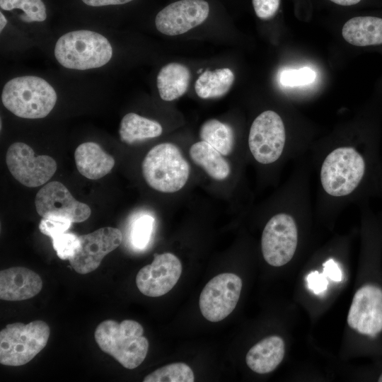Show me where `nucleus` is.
I'll list each match as a JSON object with an SVG mask.
<instances>
[{"instance_id":"obj_10","label":"nucleus","mask_w":382,"mask_h":382,"mask_svg":"<svg viewBox=\"0 0 382 382\" xmlns=\"http://www.w3.org/2000/svg\"><path fill=\"white\" fill-rule=\"evenodd\" d=\"M297 243L298 231L294 219L286 214H276L268 221L262 231L263 257L272 266H283L292 259Z\"/></svg>"},{"instance_id":"obj_6","label":"nucleus","mask_w":382,"mask_h":382,"mask_svg":"<svg viewBox=\"0 0 382 382\" xmlns=\"http://www.w3.org/2000/svg\"><path fill=\"white\" fill-rule=\"evenodd\" d=\"M365 170L362 156L352 147L333 150L325 158L320 170L325 191L335 197L347 195L360 183Z\"/></svg>"},{"instance_id":"obj_28","label":"nucleus","mask_w":382,"mask_h":382,"mask_svg":"<svg viewBox=\"0 0 382 382\" xmlns=\"http://www.w3.org/2000/svg\"><path fill=\"white\" fill-rule=\"evenodd\" d=\"M52 239L54 250L62 260H69L76 253L80 246L79 236L73 233L64 232Z\"/></svg>"},{"instance_id":"obj_37","label":"nucleus","mask_w":382,"mask_h":382,"mask_svg":"<svg viewBox=\"0 0 382 382\" xmlns=\"http://www.w3.org/2000/svg\"><path fill=\"white\" fill-rule=\"evenodd\" d=\"M378 381L379 382H382V374H381V376H379Z\"/></svg>"},{"instance_id":"obj_30","label":"nucleus","mask_w":382,"mask_h":382,"mask_svg":"<svg viewBox=\"0 0 382 382\" xmlns=\"http://www.w3.org/2000/svg\"><path fill=\"white\" fill-rule=\"evenodd\" d=\"M73 222L64 216H52L42 218L39 224L40 232L51 238L66 232Z\"/></svg>"},{"instance_id":"obj_25","label":"nucleus","mask_w":382,"mask_h":382,"mask_svg":"<svg viewBox=\"0 0 382 382\" xmlns=\"http://www.w3.org/2000/svg\"><path fill=\"white\" fill-rule=\"evenodd\" d=\"M192 369L185 363H173L161 367L148 374L144 382H193Z\"/></svg>"},{"instance_id":"obj_24","label":"nucleus","mask_w":382,"mask_h":382,"mask_svg":"<svg viewBox=\"0 0 382 382\" xmlns=\"http://www.w3.org/2000/svg\"><path fill=\"white\" fill-rule=\"evenodd\" d=\"M199 137L218 150L223 156L229 155L234 145L232 128L216 119L205 121L200 127Z\"/></svg>"},{"instance_id":"obj_15","label":"nucleus","mask_w":382,"mask_h":382,"mask_svg":"<svg viewBox=\"0 0 382 382\" xmlns=\"http://www.w3.org/2000/svg\"><path fill=\"white\" fill-rule=\"evenodd\" d=\"M209 13V6L204 0H180L161 10L155 24L164 35H179L204 23Z\"/></svg>"},{"instance_id":"obj_16","label":"nucleus","mask_w":382,"mask_h":382,"mask_svg":"<svg viewBox=\"0 0 382 382\" xmlns=\"http://www.w3.org/2000/svg\"><path fill=\"white\" fill-rule=\"evenodd\" d=\"M41 277L23 267H13L0 272V298L6 301H22L37 295L42 289Z\"/></svg>"},{"instance_id":"obj_20","label":"nucleus","mask_w":382,"mask_h":382,"mask_svg":"<svg viewBox=\"0 0 382 382\" xmlns=\"http://www.w3.org/2000/svg\"><path fill=\"white\" fill-rule=\"evenodd\" d=\"M190 81V72L183 64L173 62L163 66L156 78L159 96L163 100L172 101L187 91Z\"/></svg>"},{"instance_id":"obj_7","label":"nucleus","mask_w":382,"mask_h":382,"mask_svg":"<svg viewBox=\"0 0 382 382\" xmlns=\"http://www.w3.org/2000/svg\"><path fill=\"white\" fill-rule=\"evenodd\" d=\"M6 162L13 178L28 187L43 185L57 168L52 157L35 156L33 149L23 142H15L8 147Z\"/></svg>"},{"instance_id":"obj_12","label":"nucleus","mask_w":382,"mask_h":382,"mask_svg":"<svg viewBox=\"0 0 382 382\" xmlns=\"http://www.w3.org/2000/svg\"><path fill=\"white\" fill-rule=\"evenodd\" d=\"M35 205L42 218L64 216L73 223L83 222L91 214L88 205L76 200L66 187L58 181L47 183L37 192Z\"/></svg>"},{"instance_id":"obj_35","label":"nucleus","mask_w":382,"mask_h":382,"mask_svg":"<svg viewBox=\"0 0 382 382\" xmlns=\"http://www.w3.org/2000/svg\"><path fill=\"white\" fill-rule=\"evenodd\" d=\"M330 1L341 6H352L358 4L361 0H330Z\"/></svg>"},{"instance_id":"obj_22","label":"nucleus","mask_w":382,"mask_h":382,"mask_svg":"<svg viewBox=\"0 0 382 382\" xmlns=\"http://www.w3.org/2000/svg\"><path fill=\"white\" fill-rule=\"evenodd\" d=\"M162 132L160 123L134 112L127 113L122 117L119 129L121 141L128 144L158 137Z\"/></svg>"},{"instance_id":"obj_21","label":"nucleus","mask_w":382,"mask_h":382,"mask_svg":"<svg viewBox=\"0 0 382 382\" xmlns=\"http://www.w3.org/2000/svg\"><path fill=\"white\" fill-rule=\"evenodd\" d=\"M189 154L192 161L216 180H225L231 173L230 165L222 154L204 141L193 144Z\"/></svg>"},{"instance_id":"obj_36","label":"nucleus","mask_w":382,"mask_h":382,"mask_svg":"<svg viewBox=\"0 0 382 382\" xmlns=\"http://www.w3.org/2000/svg\"><path fill=\"white\" fill-rule=\"evenodd\" d=\"M7 23V20L4 15L1 12L0 13V30L1 32L3 30V29L5 28Z\"/></svg>"},{"instance_id":"obj_13","label":"nucleus","mask_w":382,"mask_h":382,"mask_svg":"<svg viewBox=\"0 0 382 382\" xmlns=\"http://www.w3.org/2000/svg\"><path fill=\"white\" fill-rule=\"evenodd\" d=\"M182 264L174 254H154L153 262L137 273L136 284L141 293L158 297L170 291L182 274Z\"/></svg>"},{"instance_id":"obj_33","label":"nucleus","mask_w":382,"mask_h":382,"mask_svg":"<svg viewBox=\"0 0 382 382\" xmlns=\"http://www.w3.org/2000/svg\"><path fill=\"white\" fill-rule=\"evenodd\" d=\"M327 277L335 282H340L342 280V271L332 259H330L323 263V272Z\"/></svg>"},{"instance_id":"obj_4","label":"nucleus","mask_w":382,"mask_h":382,"mask_svg":"<svg viewBox=\"0 0 382 382\" xmlns=\"http://www.w3.org/2000/svg\"><path fill=\"white\" fill-rule=\"evenodd\" d=\"M141 169L146 183L164 193L180 190L187 182L190 171L180 149L171 143L154 146L144 157Z\"/></svg>"},{"instance_id":"obj_31","label":"nucleus","mask_w":382,"mask_h":382,"mask_svg":"<svg viewBox=\"0 0 382 382\" xmlns=\"http://www.w3.org/2000/svg\"><path fill=\"white\" fill-rule=\"evenodd\" d=\"M256 16L262 20L272 18L278 11L280 0H252Z\"/></svg>"},{"instance_id":"obj_23","label":"nucleus","mask_w":382,"mask_h":382,"mask_svg":"<svg viewBox=\"0 0 382 382\" xmlns=\"http://www.w3.org/2000/svg\"><path fill=\"white\" fill-rule=\"evenodd\" d=\"M234 79L233 71L228 68L205 71L197 79L195 90L203 99L220 98L229 91Z\"/></svg>"},{"instance_id":"obj_26","label":"nucleus","mask_w":382,"mask_h":382,"mask_svg":"<svg viewBox=\"0 0 382 382\" xmlns=\"http://www.w3.org/2000/svg\"><path fill=\"white\" fill-rule=\"evenodd\" d=\"M0 7L5 11L21 9V19L26 23L42 22L47 18L45 4L42 0H0Z\"/></svg>"},{"instance_id":"obj_19","label":"nucleus","mask_w":382,"mask_h":382,"mask_svg":"<svg viewBox=\"0 0 382 382\" xmlns=\"http://www.w3.org/2000/svg\"><path fill=\"white\" fill-rule=\"evenodd\" d=\"M342 35L347 42L357 47L382 45V18H352L343 25Z\"/></svg>"},{"instance_id":"obj_32","label":"nucleus","mask_w":382,"mask_h":382,"mask_svg":"<svg viewBox=\"0 0 382 382\" xmlns=\"http://www.w3.org/2000/svg\"><path fill=\"white\" fill-rule=\"evenodd\" d=\"M307 284L309 289L314 294H318L326 290L328 282L325 274L318 271L309 273L306 277Z\"/></svg>"},{"instance_id":"obj_2","label":"nucleus","mask_w":382,"mask_h":382,"mask_svg":"<svg viewBox=\"0 0 382 382\" xmlns=\"http://www.w3.org/2000/svg\"><path fill=\"white\" fill-rule=\"evenodd\" d=\"M57 100L54 88L44 79L35 76L11 79L1 92L4 106L16 116L26 119L45 117Z\"/></svg>"},{"instance_id":"obj_17","label":"nucleus","mask_w":382,"mask_h":382,"mask_svg":"<svg viewBox=\"0 0 382 382\" xmlns=\"http://www.w3.org/2000/svg\"><path fill=\"white\" fill-rule=\"evenodd\" d=\"M78 171L90 180H98L108 174L115 166L114 158L93 141L81 144L75 150Z\"/></svg>"},{"instance_id":"obj_5","label":"nucleus","mask_w":382,"mask_h":382,"mask_svg":"<svg viewBox=\"0 0 382 382\" xmlns=\"http://www.w3.org/2000/svg\"><path fill=\"white\" fill-rule=\"evenodd\" d=\"M50 333L42 320L8 324L0 332V363L11 366L27 364L46 346Z\"/></svg>"},{"instance_id":"obj_9","label":"nucleus","mask_w":382,"mask_h":382,"mask_svg":"<svg viewBox=\"0 0 382 382\" xmlns=\"http://www.w3.org/2000/svg\"><path fill=\"white\" fill-rule=\"evenodd\" d=\"M285 140L284 125L277 112L265 111L253 122L248 145L257 162L267 164L277 161L283 151Z\"/></svg>"},{"instance_id":"obj_34","label":"nucleus","mask_w":382,"mask_h":382,"mask_svg":"<svg viewBox=\"0 0 382 382\" xmlns=\"http://www.w3.org/2000/svg\"><path fill=\"white\" fill-rule=\"evenodd\" d=\"M90 6L98 7L109 5H120L129 3L133 0H81Z\"/></svg>"},{"instance_id":"obj_8","label":"nucleus","mask_w":382,"mask_h":382,"mask_svg":"<svg viewBox=\"0 0 382 382\" xmlns=\"http://www.w3.org/2000/svg\"><path fill=\"white\" fill-rule=\"evenodd\" d=\"M241 289L242 280L233 273H221L211 279L199 296L202 316L214 323L226 318L236 308Z\"/></svg>"},{"instance_id":"obj_27","label":"nucleus","mask_w":382,"mask_h":382,"mask_svg":"<svg viewBox=\"0 0 382 382\" xmlns=\"http://www.w3.org/2000/svg\"><path fill=\"white\" fill-rule=\"evenodd\" d=\"M154 222V218L149 214L142 215L135 220L131 231L132 243L135 248L143 249L147 245L151 238Z\"/></svg>"},{"instance_id":"obj_14","label":"nucleus","mask_w":382,"mask_h":382,"mask_svg":"<svg viewBox=\"0 0 382 382\" xmlns=\"http://www.w3.org/2000/svg\"><path fill=\"white\" fill-rule=\"evenodd\" d=\"M347 323L359 333L375 337L382 331V289L366 284L355 293Z\"/></svg>"},{"instance_id":"obj_1","label":"nucleus","mask_w":382,"mask_h":382,"mask_svg":"<svg viewBox=\"0 0 382 382\" xmlns=\"http://www.w3.org/2000/svg\"><path fill=\"white\" fill-rule=\"evenodd\" d=\"M143 334V327L135 320H106L97 326L94 337L102 351L125 368L133 369L144 361L148 352L149 341Z\"/></svg>"},{"instance_id":"obj_3","label":"nucleus","mask_w":382,"mask_h":382,"mask_svg":"<svg viewBox=\"0 0 382 382\" xmlns=\"http://www.w3.org/2000/svg\"><path fill=\"white\" fill-rule=\"evenodd\" d=\"M57 61L64 67L87 70L101 67L112 57V48L103 35L79 30L65 33L57 40L54 50Z\"/></svg>"},{"instance_id":"obj_29","label":"nucleus","mask_w":382,"mask_h":382,"mask_svg":"<svg viewBox=\"0 0 382 382\" xmlns=\"http://www.w3.org/2000/svg\"><path fill=\"white\" fill-rule=\"evenodd\" d=\"M316 72L309 67L299 69H286L280 74V83L285 86H296L312 83Z\"/></svg>"},{"instance_id":"obj_11","label":"nucleus","mask_w":382,"mask_h":382,"mask_svg":"<svg viewBox=\"0 0 382 382\" xmlns=\"http://www.w3.org/2000/svg\"><path fill=\"white\" fill-rule=\"evenodd\" d=\"M79 238L80 246L69 261L76 272L84 274L97 269L103 257L121 244L122 234L120 229L107 226Z\"/></svg>"},{"instance_id":"obj_18","label":"nucleus","mask_w":382,"mask_h":382,"mask_svg":"<svg viewBox=\"0 0 382 382\" xmlns=\"http://www.w3.org/2000/svg\"><path fill=\"white\" fill-rule=\"evenodd\" d=\"M285 346L282 337L272 335L264 338L248 352L245 361L255 373L263 374L274 371L282 362Z\"/></svg>"}]
</instances>
